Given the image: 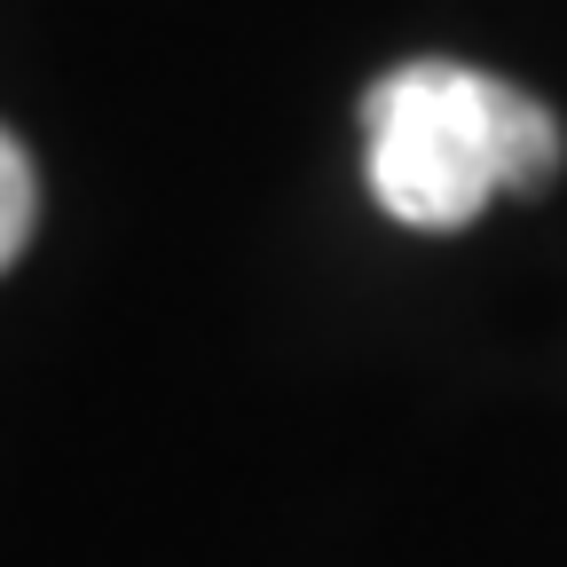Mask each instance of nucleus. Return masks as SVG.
<instances>
[{
  "mask_svg": "<svg viewBox=\"0 0 567 567\" xmlns=\"http://www.w3.org/2000/svg\"><path fill=\"white\" fill-rule=\"evenodd\" d=\"M32 221H40V182H32V158L17 151V134L0 126V268L24 252Z\"/></svg>",
  "mask_w": 567,
  "mask_h": 567,
  "instance_id": "obj_2",
  "label": "nucleus"
},
{
  "mask_svg": "<svg viewBox=\"0 0 567 567\" xmlns=\"http://www.w3.org/2000/svg\"><path fill=\"white\" fill-rule=\"evenodd\" d=\"M371 189L410 229H465L496 189H544L559 166V118L473 63H402L363 103Z\"/></svg>",
  "mask_w": 567,
  "mask_h": 567,
  "instance_id": "obj_1",
  "label": "nucleus"
}]
</instances>
